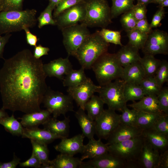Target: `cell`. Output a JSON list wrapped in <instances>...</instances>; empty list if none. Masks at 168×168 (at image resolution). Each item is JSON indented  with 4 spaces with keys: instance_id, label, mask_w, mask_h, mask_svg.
<instances>
[{
    "instance_id": "cell-1",
    "label": "cell",
    "mask_w": 168,
    "mask_h": 168,
    "mask_svg": "<svg viewBox=\"0 0 168 168\" xmlns=\"http://www.w3.org/2000/svg\"><path fill=\"white\" fill-rule=\"evenodd\" d=\"M40 59L28 49L4 59L0 70L2 109L26 114L40 111L48 87Z\"/></svg>"
},
{
    "instance_id": "cell-2",
    "label": "cell",
    "mask_w": 168,
    "mask_h": 168,
    "mask_svg": "<svg viewBox=\"0 0 168 168\" xmlns=\"http://www.w3.org/2000/svg\"><path fill=\"white\" fill-rule=\"evenodd\" d=\"M37 12L34 9L0 12V35L20 31L25 27H34Z\"/></svg>"
},
{
    "instance_id": "cell-3",
    "label": "cell",
    "mask_w": 168,
    "mask_h": 168,
    "mask_svg": "<svg viewBox=\"0 0 168 168\" xmlns=\"http://www.w3.org/2000/svg\"><path fill=\"white\" fill-rule=\"evenodd\" d=\"M109 45L99 34L97 30L91 34L77 49L76 57L81 67L90 69L96 60L107 52Z\"/></svg>"
},
{
    "instance_id": "cell-4",
    "label": "cell",
    "mask_w": 168,
    "mask_h": 168,
    "mask_svg": "<svg viewBox=\"0 0 168 168\" xmlns=\"http://www.w3.org/2000/svg\"><path fill=\"white\" fill-rule=\"evenodd\" d=\"M91 68L100 86H102L120 78L123 68L119 63L115 54L107 52L96 60Z\"/></svg>"
},
{
    "instance_id": "cell-5",
    "label": "cell",
    "mask_w": 168,
    "mask_h": 168,
    "mask_svg": "<svg viewBox=\"0 0 168 168\" xmlns=\"http://www.w3.org/2000/svg\"><path fill=\"white\" fill-rule=\"evenodd\" d=\"M145 141L142 134L135 138L109 145L108 152L127 163L128 168H134L138 164Z\"/></svg>"
},
{
    "instance_id": "cell-6",
    "label": "cell",
    "mask_w": 168,
    "mask_h": 168,
    "mask_svg": "<svg viewBox=\"0 0 168 168\" xmlns=\"http://www.w3.org/2000/svg\"><path fill=\"white\" fill-rule=\"evenodd\" d=\"M85 4L86 16L81 23L103 28L112 23L110 8L106 0H85Z\"/></svg>"
},
{
    "instance_id": "cell-7",
    "label": "cell",
    "mask_w": 168,
    "mask_h": 168,
    "mask_svg": "<svg viewBox=\"0 0 168 168\" xmlns=\"http://www.w3.org/2000/svg\"><path fill=\"white\" fill-rule=\"evenodd\" d=\"M125 83L122 79H118L101 86L98 92L99 96L108 109L122 112L126 105L124 93Z\"/></svg>"
},
{
    "instance_id": "cell-8",
    "label": "cell",
    "mask_w": 168,
    "mask_h": 168,
    "mask_svg": "<svg viewBox=\"0 0 168 168\" xmlns=\"http://www.w3.org/2000/svg\"><path fill=\"white\" fill-rule=\"evenodd\" d=\"M73 100L68 94L52 90L48 87L43 98L42 103L51 114L57 118L68 112L74 111Z\"/></svg>"
},
{
    "instance_id": "cell-9",
    "label": "cell",
    "mask_w": 168,
    "mask_h": 168,
    "mask_svg": "<svg viewBox=\"0 0 168 168\" xmlns=\"http://www.w3.org/2000/svg\"><path fill=\"white\" fill-rule=\"evenodd\" d=\"M87 27L81 23L61 29L63 44L68 55L75 56L78 49L91 34Z\"/></svg>"
},
{
    "instance_id": "cell-10",
    "label": "cell",
    "mask_w": 168,
    "mask_h": 168,
    "mask_svg": "<svg viewBox=\"0 0 168 168\" xmlns=\"http://www.w3.org/2000/svg\"><path fill=\"white\" fill-rule=\"evenodd\" d=\"M120 114L108 109L104 110L95 120L96 134L100 139L107 140L120 124Z\"/></svg>"
},
{
    "instance_id": "cell-11",
    "label": "cell",
    "mask_w": 168,
    "mask_h": 168,
    "mask_svg": "<svg viewBox=\"0 0 168 168\" xmlns=\"http://www.w3.org/2000/svg\"><path fill=\"white\" fill-rule=\"evenodd\" d=\"M86 11L84 2L66 10L54 18L55 25L60 29L82 23L85 19Z\"/></svg>"
},
{
    "instance_id": "cell-12",
    "label": "cell",
    "mask_w": 168,
    "mask_h": 168,
    "mask_svg": "<svg viewBox=\"0 0 168 168\" xmlns=\"http://www.w3.org/2000/svg\"><path fill=\"white\" fill-rule=\"evenodd\" d=\"M101 86L95 85L90 78L81 84L75 87H68L67 91L74 100L79 108L85 110L86 102L96 92Z\"/></svg>"
},
{
    "instance_id": "cell-13",
    "label": "cell",
    "mask_w": 168,
    "mask_h": 168,
    "mask_svg": "<svg viewBox=\"0 0 168 168\" xmlns=\"http://www.w3.org/2000/svg\"><path fill=\"white\" fill-rule=\"evenodd\" d=\"M81 168H128V165L108 152L87 162H82Z\"/></svg>"
},
{
    "instance_id": "cell-14",
    "label": "cell",
    "mask_w": 168,
    "mask_h": 168,
    "mask_svg": "<svg viewBox=\"0 0 168 168\" xmlns=\"http://www.w3.org/2000/svg\"><path fill=\"white\" fill-rule=\"evenodd\" d=\"M43 69L46 76L55 77L63 80L65 76L72 68L68 57L59 58L43 65Z\"/></svg>"
},
{
    "instance_id": "cell-15",
    "label": "cell",
    "mask_w": 168,
    "mask_h": 168,
    "mask_svg": "<svg viewBox=\"0 0 168 168\" xmlns=\"http://www.w3.org/2000/svg\"><path fill=\"white\" fill-rule=\"evenodd\" d=\"M142 131L138 127L120 123L108 137L106 144L109 145L135 138L141 135Z\"/></svg>"
},
{
    "instance_id": "cell-16",
    "label": "cell",
    "mask_w": 168,
    "mask_h": 168,
    "mask_svg": "<svg viewBox=\"0 0 168 168\" xmlns=\"http://www.w3.org/2000/svg\"><path fill=\"white\" fill-rule=\"evenodd\" d=\"M85 137L82 134H79L71 138H64L61 139V142L54 147L60 153L73 156L82 151L83 142Z\"/></svg>"
},
{
    "instance_id": "cell-17",
    "label": "cell",
    "mask_w": 168,
    "mask_h": 168,
    "mask_svg": "<svg viewBox=\"0 0 168 168\" xmlns=\"http://www.w3.org/2000/svg\"><path fill=\"white\" fill-rule=\"evenodd\" d=\"M160 153L145 140L138 161L140 168H157Z\"/></svg>"
},
{
    "instance_id": "cell-18",
    "label": "cell",
    "mask_w": 168,
    "mask_h": 168,
    "mask_svg": "<svg viewBox=\"0 0 168 168\" xmlns=\"http://www.w3.org/2000/svg\"><path fill=\"white\" fill-rule=\"evenodd\" d=\"M108 152V145L103 143L100 139L95 140L94 138L89 139L88 142L84 145L81 161L94 159Z\"/></svg>"
},
{
    "instance_id": "cell-19",
    "label": "cell",
    "mask_w": 168,
    "mask_h": 168,
    "mask_svg": "<svg viewBox=\"0 0 168 168\" xmlns=\"http://www.w3.org/2000/svg\"><path fill=\"white\" fill-rule=\"evenodd\" d=\"M22 137L28 138L40 142L48 144L54 140L62 138L45 128L38 127L27 128L24 127Z\"/></svg>"
},
{
    "instance_id": "cell-20",
    "label": "cell",
    "mask_w": 168,
    "mask_h": 168,
    "mask_svg": "<svg viewBox=\"0 0 168 168\" xmlns=\"http://www.w3.org/2000/svg\"><path fill=\"white\" fill-rule=\"evenodd\" d=\"M145 77L143 69L138 61L123 68L120 78L125 83L139 84Z\"/></svg>"
},
{
    "instance_id": "cell-21",
    "label": "cell",
    "mask_w": 168,
    "mask_h": 168,
    "mask_svg": "<svg viewBox=\"0 0 168 168\" xmlns=\"http://www.w3.org/2000/svg\"><path fill=\"white\" fill-rule=\"evenodd\" d=\"M138 51L137 48L128 43L122 46L115 54L119 63L124 68L139 61L141 57Z\"/></svg>"
},
{
    "instance_id": "cell-22",
    "label": "cell",
    "mask_w": 168,
    "mask_h": 168,
    "mask_svg": "<svg viewBox=\"0 0 168 168\" xmlns=\"http://www.w3.org/2000/svg\"><path fill=\"white\" fill-rule=\"evenodd\" d=\"M70 122L69 117L65 116L62 120H58L53 117H50L43 125L44 128L63 138L68 136Z\"/></svg>"
},
{
    "instance_id": "cell-23",
    "label": "cell",
    "mask_w": 168,
    "mask_h": 168,
    "mask_svg": "<svg viewBox=\"0 0 168 168\" xmlns=\"http://www.w3.org/2000/svg\"><path fill=\"white\" fill-rule=\"evenodd\" d=\"M142 135L145 140L160 154L167 150L168 136L152 129L143 130Z\"/></svg>"
},
{
    "instance_id": "cell-24",
    "label": "cell",
    "mask_w": 168,
    "mask_h": 168,
    "mask_svg": "<svg viewBox=\"0 0 168 168\" xmlns=\"http://www.w3.org/2000/svg\"><path fill=\"white\" fill-rule=\"evenodd\" d=\"M51 114L47 110L26 114L21 119V123L24 128L38 127L45 123L50 117Z\"/></svg>"
},
{
    "instance_id": "cell-25",
    "label": "cell",
    "mask_w": 168,
    "mask_h": 168,
    "mask_svg": "<svg viewBox=\"0 0 168 168\" xmlns=\"http://www.w3.org/2000/svg\"><path fill=\"white\" fill-rule=\"evenodd\" d=\"M128 106L138 111L165 114L160 108L157 97L156 95L145 96L139 101L134 102Z\"/></svg>"
},
{
    "instance_id": "cell-26",
    "label": "cell",
    "mask_w": 168,
    "mask_h": 168,
    "mask_svg": "<svg viewBox=\"0 0 168 168\" xmlns=\"http://www.w3.org/2000/svg\"><path fill=\"white\" fill-rule=\"evenodd\" d=\"M75 115L84 136L89 139L94 138L96 134L95 121L85 113V110L80 108L75 112Z\"/></svg>"
},
{
    "instance_id": "cell-27",
    "label": "cell",
    "mask_w": 168,
    "mask_h": 168,
    "mask_svg": "<svg viewBox=\"0 0 168 168\" xmlns=\"http://www.w3.org/2000/svg\"><path fill=\"white\" fill-rule=\"evenodd\" d=\"M82 163L80 158L63 153L50 161L53 168H81Z\"/></svg>"
},
{
    "instance_id": "cell-28",
    "label": "cell",
    "mask_w": 168,
    "mask_h": 168,
    "mask_svg": "<svg viewBox=\"0 0 168 168\" xmlns=\"http://www.w3.org/2000/svg\"><path fill=\"white\" fill-rule=\"evenodd\" d=\"M32 152L36 155L41 163L40 168H53L49 159V151L47 144L30 140Z\"/></svg>"
},
{
    "instance_id": "cell-29",
    "label": "cell",
    "mask_w": 168,
    "mask_h": 168,
    "mask_svg": "<svg viewBox=\"0 0 168 168\" xmlns=\"http://www.w3.org/2000/svg\"><path fill=\"white\" fill-rule=\"evenodd\" d=\"M82 67L78 70H71L64 77L63 81V86L68 87L77 86L86 81L88 77Z\"/></svg>"
},
{
    "instance_id": "cell-30",
    "label": "cell",
    "mask_w": 168,
    "mask_h": 168,
    "mask_svg": "<svg viewBox=\"0 0 168 168\" xmlns=\"http://www.w3.org/2000/svg\"><path fill=\"white\" fill-rule=\"evenodd\" d=\"M104 104L99 96L94 95L86 103L84 110L87 111L88 115L95 121L104 110Z\"/></svg>"
},
{
    "instance_id": "cell-31",
    "label": "cell",
    "mask_w": 168,
    "mask_h": 168,
    "mask_svg": "<svg viewBox=\"0 0 168 168\" xmlns=\"http://www.w3.org/2000/svg\"><path fill=\"white\" fill-rule=\"evenodd\" d=\"M163 114L138 110L137 126L142 130L151 129Z\"/></svg>"
},
{
    "instance_id": "cell-32",
    "label": "cell",
    "mask_w": 168,
    "mask_h": 168,
    "mask_svg": "<svg viewBox=\"0 0 168 168\" xmlns=\"http://www.w3.org/2000/svg\"><path fill=\"white\" fill-rule=\"evenodd\" d=\"M161 61L156 58L154 55L144 54L139 62L144 71L145 77H154L160 65Z\"/></svg>"
},
{
    "instance_id": "cell-33",
    "label": "cell",
    "mask_w": 168,
    "mask_h": 168,
    "mask_svg": "<svg viewBox=\"0 0 168 168\" xmlns=\"http://www.w3.org/2000/svg\"><path fill=\"white\" fill-rule=\"evenodd\" d=\"M145 44L168 49V33L165 31L158 29L152 30L148 34Z\"/></svg>"
},
{
    "instance_id": "cell-34",
    "label": "cell",
    "mask_w": 168,
    "mask_h": 168,
    "mask_svg": "<svg viewBox=\"0 0 168 168\" xmlns=\"http://www.w3.org/2000/svg\"><path fill=\"white\" fill-rule=\"evenodd\" d=\"M0 124L2 125L6 130L13 135L22 136L23 133L24 127L15 118L13 114L11 116H8L0 119Z\"/></svg>"
},
{
    "instance_id": "cell-35",
    "label": "cell",
    "mask_w": 168,
    "mask_h": 168,
    "mask_svg": "<svg viewBox=\"0 0 168 168\" xmlns=\"http://www.w3.org/2000/svg\"><path fill=\"white\" fill-rule=\"evenodd\" d=\"M124 93L126 101L140 100L145 96L139 84L125 83Z\"/></svg>"
},
{
    "instance_id": "cell-36",
    "label": "cell",
    "mask_w": 168,
    "mask_h": 168,
    "mask_svg": "<svg viewBox=\"0 0 168 168\" xmlns=\"http://www.w3.org/2000/svg\"><path fill=\"white\" fill-rule=\"evenodd\" d=\"M135 0H112V6L110 8L112 19L130 10L134 5L133 2Z\"/></svg>"
},
{
    "instance_id": "cell-37",
    "label": "cell",
    "mask_w": 168,
    "mask_h": 168,
    "mask_svg": "<svg viewBox=\"0 0 168 168\" xmlns=\"http://www.w3.org/2000/svg\"><path fill=\"white\" fill-rule=\"evenodd\" d=\"M139 85L145 96H157L162 87L157 83L154 77H145Z\"/></svg>"
},
{
    "instance_id": "cell-38",
    "label": "cell",
    "mask_w": 168,
    "mask_h": 168,
    "mask_svg": "<svg viewBox=\"0 0 168 168\" xmlns=\"http://www.w3.org/2000/svg\"><path fill=\"white\" fill-rule=\"evenodd\" d=\"M126 32L129 39L128 43L139 50L142 49L146 42L148 35L136 29Z\"/></svg>"
},
{
    "instance_id": "cell-39",
    "label": "cell",
    "mask_w": 168,
    "mask_h": 168,
    "mask_svg": "<svg viewBox=\"0 0 168 168\" xmlns=\"http://www.w3.org/2000/svg\"><path fill=\"white\" fill-rule=\"evenodd\" d=\"M55 6L49 2L45 9L40 13L37 18L38 27L41 29L47 25H55V22L52 15L53 11Z\"/></svg>"
},
{
    "instance_id": "cell-40",
    "label": "cell",
    "mask_w": 168,
    "mask_h": 168,
    "mask_svg": "<svg viewBox=\"0 0 168 168\" xmlns=\"http://www.w3.org/2000/svg\"><path fill=\"white\" fill-rule=\"evenodd\" d=\"M102 38L108 43H112L122 46L121 42V32L103 28L100 30H97Z\"/></svg>"
},
{
    "instance_id": "cell-41",
    "label": "cell",
    "mask_w": 168,
    "mask_h": 168,
    "mask_svg": "<svg viewBox=\"0 0 168 168\" xmlns=\"http://www.w3.org/2000/svg\"><path fill=\"white\" fill-rule=\"evenodd\" d=\"M120 114V123L128 125L137 126L138 110L129 109L126 105Z\"/></svg>"
},
{
    "instance_id": "cell-42",
    "label": "cell",
    "mask_w": 168,
    "mask_h": 168,
    "mask_svg": "<svg viewBox=\"0 0 168 168\" xmlns=\"http://www.w3.org/2000/svg\"><path fill=\"white\" fill-rule=\"evenodd\" d=\"M158 84L161 87L168 81V63L166 60L161 61L160 65L154 76Z\"/></svg>"
},
{
    "instance_id": "cell-43",
    "label": "cell",
    "mask_w": 168,
    "mask_h": 168,
    "mask_svg": "<svg viewBox=\"0 0 168 168\" xmlns=\"http://www.w3.org/2000/svg\"><path fill=\"white\" fill-rule=\"evenodd\" d=\"M137 21L131 9L123 13L120 19L122 26L126 32L134 29Z\"/></svg>"
},
{
    "instance_id": "cell-44",
    "label": "cell",
    "mask_w": 168,
    "mask_h": 168,
    "mask_svg": "<svg viewBox=\"0 0 168 168\" xmlns=\"http://www.w3.org/2000/svg\"><path fill=\"white\" fill-rule=\"evenodd\" d=\"M157 97L160 110L168 115V88L162 87Z\"/></svg>"
},
{
    "instance_id": "cell-45",
    "label": "cell",
    "mask_w": 168,
    "mask_h": 168,
    "mask_svg": "<svg viewBox=\"0 0 168 168\" xmlns=\"http://www.w3.org/2000/svg\"><path fill=\"white\" fill-rule=\"evenodd\" d=\"M24 0H3L0 6V12L22 10Z\"/></svg>"
},
{
    "instance_id": "cell-46",
    "label": "cell",
    "mask_w": 168,
    "mask_h": 168,
    "mask_svg": "<svg viewBox=\"0 0 168 168\" xmlns=\"http://www.w3.org/2000/svg\"><path fill=\"white\" fill-rule=\"evenodd\" d=\"M85 0H63L55 7L53 17L54 18L66 10Z\"/></svg>"
},
{
    "instance_id": "cell-47",
    "label": "cell",
    "mask_w": 168,
    "mask_h": 168,
    "mask_svg": "<svg viewBox=\"0 0 168 168\" xmlns=\"http://www.w3.org/2000/svg\"><path fill=\"white\" fill-rule=\"evenodd\" d=\"M151 129L168 137V115H161Z\"/></svg>"
},
{
    "instance_id": "cell-48",
    "label": "cell",
    "mask_w": 168,
    "mask_h": 168,
    "mask_svg": "<svg viewBox=\"0 0 168 168\" xmlns=\"http://www.w3.org/2000/svg\"><path fill=\"white\" fill-rule=\"evenodd\" d=\"M131 10L137 21L147 18V9L146 5L137 2Z\"/></svg>"
},
{
    "instance_id": "cell-49",
    "label": "cell",
    "mask_w": 168,
    "mask_h": 168,
    "mask_svg": "<svg viewBox=\"0 0 168 168\" xmlns=\"http://www.w3.org/2000/svg\"><path fill=\"white\" fill-rule=\"evenodd\" d=\"M166 12L164 8H160L155 13L150 24L151 28H156L161 25V21L165 16Z\"/></svg>"
},
{
    "instance_id": "cell-50",
    "label": "cell",
    "mask_w": 168,
    "mask_h": 168,
    "mask_svg": "<svg viewBox=\"0 0 168 168\" xmlns=\"http://www.w3.org/2000/svg\"><path fill=\"white\" fill-rule=\"evenodd\" d=\"M19 166L22 167L40 168L42 165L40 160L32 152L30 157L26 161L20 162Z\"/></svg>"
},
{
    "instance_id": "cell-51",
    "label": "cell",
    "mask_w": 168,
    "mask_h": 168,
    "mask_svg": "<svg viewBox=\"0 0 168 168\" xmlns=\"http://www.w3.org/2000/svg\"><path fill=\"white\" fill-rule=\"evenodd\" d=\"M140 32L148 35L152 30L148 23L147 18L137 21L135 28Z\"/></svg>"
},
{
    "instance_id": "cell-52",
    "label": "cell",
    "mask_w": 168,
    "mask_h": 168,
    "mask_svg": "<svg viewBox=\"0 0 168 168\" xmlns=\"http://www.w3.org/2000/svg\"><path fill=\"white\" fill-rule=\"evenodd\" d=\"M26 36V41L28 44L32 46L35 47L37 45L39 40L37 36L30 32L29 28L25 27L23 28Z\"/></svg>"
},
{
    "instance_id": "cell-53",
    "label": "cell",
    "mask_w": 168,
    "mask_h": 168,
    "mask_svg": "<svg viewBox=\"0 0 168 168\" xmlns=\"http://www.w3.org/2000/svg\"><path fill=\"white\" fill-rule=\"evenodd\" d=\"M49 50V48L39 44L35 47L33 55L35 58L40 59L42 56L48 55Z\"/></svg>"
},
{
    "instance_id": "cell-54",
    "label": "cell",
    "mask_w": 168,
    "mask_h": 168,
    "mask_svg": "<svg viewBox=\"0 0 168 168\" xmlns=\"http://www.w3.org/2000/svg\"><path fill=\"white\" fill-rule=\"evenodd\" d=\"M168 168V151L167 150L160 154L157 168Z\"/></svg>"
},
{
    "instance_id": "cell-55",
    "label": "cell",
    "mask_w": 168,
    "mask_h": 168,
    "mask_svg": "<svg viewBox=\"0 0 168 168\" xmlns=\"http://www.w3.org/2000/svg\"><path fill=\"white\" fill-rule=\"evenodd\" d=\"M13 158L9 162L6 163L0 162V168H15L20 162V159L17 157L14 153Z\"/></svg>"
},
{
    "instance_id": "cell-56",
    "label": "cell",
    "mask_w": 168,
    "mask_h": 168,
    "mask_svg": "<svg viewBox=\"0 0 168 168\" xmlns=\"http://www.w3.org/2000/svg\"><path fill=\"white\" fill-rule=\"evenodd\" d=\"M11 36L10 33L5 34L2 36L0 35V59L3 58L5 47L9 41Z\"/></svg>"
},
{
    "instance_id": "cell-57",
    "label": "cell",
    "mask_w": 168,
    "mask_h": 168,
    "mask_svg": "<svg viewBox=\"0 0 168 168\" xmlns=\"http://www.w3.org/2000/svg\"><path fill=\"white\" fill-rule=\"evenodd\" d=\"M158 7L159 8H163L168 6V0H164L158 4Z\"/></svg>"
},
{
    "instance_id": "cell-58",
    "label": "cell",
    "mask_w": 168,
    "mask_h": 168,
    "mask_svg": "<svg viewBox=\"0 0 168 168\" xmlns=\"http://www.w3.org/2000/svg\"><path fill=\"white\" fill-rule=\"evenodd\" d=\"M138 3L144 4L147 6L149 4L153 3V0H137Z\"/></svg>"
},
{
    "instance_id": "cell-59",
    "label": "cell",
    "mask_w": 168,
    "mask_h": 168,
    "mask_svg": "<svg viewBox=\"0 0 168 168\" xmlns=\"http://www.w3.org/2000/svg\"><path fill=\"white\" fill-rule=\"evenodd\" d=\"M8 116L7 114L5 111V110L2 108L0 109V119Z\"/></svg>"
},
{
    "instance_id": "cell-60",
    "label": "cell",
    "mask_w": 168,
    "mask_h": 168,
    "mask_svg": "<svg viewBox=\"0 0 168 168\" xmlns=\"http://www.w3.org/2000/svg\"><path fill=\"white\" fill-rule=\"evenodd\" d=\"M49 2L56 7V6L63 0H48Z\"/></svg>"
},
{
    "instance_id": "cell-61",
    "label": "cell",
    "mask_w": 168,
    "mask_h": 168,
    "mask_svg": "<svg viewBox=\"0 0 168 168\" xmlns=\"http://www.w3.org/2000/svg\"><path fill=\"white\" fill-rule=\"evenodd\" d=\"M163 0H153V3L158 4L159 3Z\"/></svg>"
},
{
    "instance_id": "cell-62",
    "label": "cell",
    "mask_w": 168,
    "mask_h": 168,
    "mask_svg": "<svg viewBox=\"0 0 168 168\" xmlns=\"http://www.w3.org/2000/svg\"><path fill=\"white\" fill-rule=\"evenodd\" d=\"M2 1L3 0H0V6L1 4L2 3Z\"/></svg>"
}]
</instances>
